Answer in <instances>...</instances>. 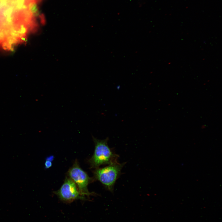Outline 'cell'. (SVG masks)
<instances>
[{
  "instance_id": "obj_1",
  "label": "cell",
  "mask_w": 222,
  "mask_h": 222,
  "mask_svg": "<svg viewBox=\"0 0 222 222\" xmlns=\"http://www.w3.org/2000/svg\"><path fill=\"white\" fill-rule=\"evenodd\" d=\"M40 0H0V48L13 49L37 27Z\"/></svg>"
},
{
  "instance_id": "obj_2",
  "label": "cell",
  "mask_w": 222,
  "mask_h": 222,
  "mask_svg": "<svg viewBox=\"0 0 222 222\" xmlns=\"http://www.w3.org/2000/svg\"><path fill=\"white\" fill-rule=\"evenodd\" d=\"M94 143V152L88 160L91 168H97L101 165H109L118 162L119 155L108 144V137L103 140L98 139L92 136Z\"/></svg>"
},
{
  "instance_id": "obj_3",
  "label": "cell",
  "mask_w": 222,
  "mask_h": 222,
  "mask_svg": "<svg viewBox=\"0 0 222 222\" xmlns=\"http://www.w3.org/2000/svg\"><path fill=\"white\" fill-rule=\"evenodd\" d=\"M126 163L117 162L103 167L96 168L93 171V178L94 180L99 181L107 190L113 193L115 183Z\"/></svg>"
},
{
  "instance_id": "obj_4",
  "label": "cell",
  "mask_w": 222,
  "mask_h": 222,
  "mask_svg": "<svg viewBox=\"0 0 222 222\" xmlns=\"http://www.w3.org/2000/svg\"><path fill=\"white\" fill-rule=\"evenodd\" d=\"M69 177L76 184L81 195L87 199L90 196L95 195L97 194L89 191L88 186L94 180L93 178L90 177L80 167L79 162L76 159L72 166L67 173Z\"/></svg>"
},
{
  "instance_id": "obj_5",
  "label": "cell",
  "mask_w": 222,
  "mask_h": 222,
  "mask_svg": "<svg viewBox=\"0 0 222 222\" xmlns=\"http://www.w3.org/2000/svg\"><path fill=\"white\" fill-rule=\"evenodd\" d=\"M54 193L64 203H70L77 199L87 200L81 195L75 183L69 177H66L60 188Z\"/></svg>"
},
{
  "instance_id": "obj_6",
  "label": "cell",
  "mask_w": 222,
  "mask_h": 222,
  "mask_svg": "<svg viewBox=\"0 0 222 222\" xmlns=\"http://www.w3.org/2000/svg\"><path fill=\"white\" fill-rule=\"evenodd\" d=\"M52 162L46 159L44 163L45 168L47 169L51 167L52 165Z\"/></svg>"
},
{
  "instance_id": "obj_7",
  "label": "cell",
  "mask_w": 222,
  "mask_h": 222,
  "mask_svg": "<svg viewBox=\"0 0 222 222\" xmlns=\"http://www.w3.org/2000/svg\"><path fill=\"white\" fill-rule=\"evenodd\" d=\"M54 156L51 155L47 157L46 158V160H48L52 162L54 160Z\"/></svg>"
}]
</instances>
